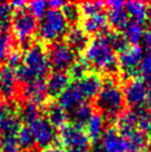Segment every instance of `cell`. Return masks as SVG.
Segmentation results:
<instances>
[{
    "instance_id": "obj_1",
    "label": "cell",
    "mask_w": 151,
    "mask_h": 152,
    "mask_svg": "<svg viewBox=\"0 0 151 152\" xmlns=\"http://www.w3.org/2000/svg\"><path fill=\"white\" fill-rule=\"evenodd\" d=\"M84 61L95 69L106 73H116L119 69L116 51L110 46L106 34L98 36L89 41L84 50Z\"/></svg>"
},
{
    "instance_id": "obj_2",
    "label": "cell",
    "mask_w": 151,
    "mask_h": 152,
    "mask_svg": "<svg viewBox=\"0 0 151 152\" xmlns=\"http://www.w3.org/2000/svg\"><path fill=\"white\" fill-rule=\"evenodd\" d=\"M125 103L123 91L114 81L108 80L102 85L100 92L97 96L96 106L106 118H119L123 111Z\"/></svg>"
},
{
    "instance_id": "obj_3",
    "label": "cell",
    "mask_w": 151,
    "mask_h": 152,
    "mask_svg": "<svg viewBox=\"0 0 151 152\" xmlns=\"http://www.w3.org/2000/svg\"><path fill=\"white\" fill-rule=\"evenodd\" d=\"M68 21L61 10L48 9L38 25L39 38L43 42H57L68 31Z\"/></svg>"
},
{
    "instance_id": "obj_4",
    "label": "cell",
    "mask_w": 151,
    "mask_h": 152,
    "mask_svg": "<svg viewBox=\"0 0 151 152\" xmlns=\"http://www.w3.org/2000/svg\"><path fill=\"white\" fill-rule=\"evenodd\" d=\"M13 37L21 46L27 45V48L32 43V37L38 31L37 18L30 12L28 8L16 10L11 21Z\"/></svg>"
},
{
    "instance_id": "obj_5",
    "label": "cell",
    "mask_w": 151,
    "mask_h": 152,
    "mask_svg": "<svg viewBox=\"0 0 151 152\" xmlns=\"http://www.w3.org/2000/svg\"><path fill=\"white\" fill-rule=\"evenodd\" d=\"M23 64L34 72L37 78L43 79L49 72L50 66L47 57V51L42 43L32 42L26 48L23 53Z\"/></svg>"
},
{
    "instance_id": "obj_6",
    "label": "cell",
    "mask_w": 151,
    "mask_h": 152,
    "mask_svg": "<svg viewBox=\"0 0 151 152\" xmlns=\"http://www.w3.org/2000/svg\"><path fill=\"white\" fill-rule=\"evenodd\" d=\"M47 57L50 68L54 71H65L69 70L70 67L77 60V52L72 50L66 42L57 41L50 43L47 51Z\"/></svg>"
},
{
    "instance_id": "obj_7",
    "label": "cell",
    "mask_w": 151,
    "mask_h": 152,
    "mask_svg": "<svg viewBox=\"0 0 151 152\" xmlns=\"http://www.w3.org/2000/svg\"><path fill=\"white\" fill-rule=\"evenodd\" d=\"M59 138L62 147L68 148L70 151H88L91 141L84 128L75 126L72 123L60 129Z\"/></svg>"
},
{
    "instance_id": "obj_8",
    "label": "cell",
    "mask_w": 151,
    "mask_h": 152,
    "mask_svg": "<svg viewBox=\"0 0 151 152\" xmlns=\"http://www.w3.org/2000/svg\"><path fill=\"white\" fill-rule=\"evenodd\" d=\"M143 49L142 47L128 46L120 52L118 58L119 68L127 77H132L137 71H139V67L143 60Z\"/></svg>"
},
{
    "instance_id": "obj_9",
    "label": "cell",
    "mask_w": 151,
    "mask_h": 152,
    "mask_svg": "<svg viewBox=\"0 0 151 152\" xmlns=\"http://www.w3.org/2000/svg\"><path fill=\"white\" fill-rule=\"evenodd\" d=\"M28 127L32 132L34 142L40 149L48 148L54 144L57 138L56 128L46 118L37 119L36 121L30 123Z\"/></svg>"
},
{
    "instance_id": "obj_10",
    "label": "cell",
    "mask_w": 151,
    "mask_h": 152,
    "mask_svg": "<svg viewBox=\"0 0 151 152\" xmlns=\"http://www.w3.org/2000/svg\"><path fill=\"white\" fill-rule=\"evenodd\" d=\"M125 101L133 110L140 109L147 101L148 87L141 78H134L127 83L123 90Z\"/></svg>"
},
{
    "instance_id": "obj_11",
    "label": "cell",
    "mask_w": 151,
    "mask_h": 152,
    "mask_svg": "<svg viewBox=\"0 0 151 152\" xmlns=\"http://www.w3.org/2000/svg\"><path fill=\"white\" fill-rule=\"evenodd\" d=\"M18 81L12 68L4 64L0 67V97L4 101H11L17 96Z\"/></svg>"
},
{
    "instance_id": "obj_12",
    "label": "cell",
    "mask_w": 151,
    "mask_h": 152,
    "mask_svg": "<svg viewBox=\"0 0 151 152\" xmlns=\"http://www.w3.org/2000/svg\"><path fill=\"white\" fill-rule=\"evenodd\" d=\"M21 97L26 101L34 102L37 104H42L47 102L48 97V90L45 79H37L21 87Z\"/></svg>"
},
{
    "instance_id": "obj_13",
    "label": "cell",
    "mask_w": 151,
    "mask_h": 152,
    "mask_svg": "<svg viewBox=\"0 0 151 152\" xmlns=\"http://www.w3.org/2000/svg\"><path fill=\"white\" fill-rule=\"evenodd\" d=\"M97 145L103 152H127L126 140L114 129L105 131Z\"/></svg>"
},
{
    "instance_id": "obj_14",
    "label": "cell",
    "mask_w": 151,
    "mask_h": 152,
    "mask_svg": "<svg viewBox=\"0 0 151 152\" xmlns=\"http://www.w3.org/2000/svg\"><path fill=\"white\" fill-rule=\"evenodd\" d=\"M106 6H108L110 9L108 19H109L110 25L112 26L114 29L117 30H123L126 28V26L129 23V16L127 13L125 6L126 4L123 1H108L106 2Z\"/></svg>"
},
{
    "instance_id": "obj_15",
    "label": "cell",
    "mask_w": 151,
    "mask_h": 152,
    "mask_svg": "<svg viewBox=\"0 0 151 152\" xmlns=\"http://www.w3.org/2000/svg\"><path fill=\"white\" fill-rule=\"evenodd\" d=\"M82 27L81 29L84 30L87 34H96L99 36L103 34L109 25V19L108 15L105 11L95 13L88 17H84L82 19Z\"/></svg>"
},
{
    "instance_id": "obj_16",
    "label": "cell",
    "mask_w": 151,
    "mask_h": 152,
    "mask_svg": "<svg viewBox=\"0 0 151 152\" xmlns=\"http://www.w3.org/2000/svg\"><path fill=\"white\" fill-rule=\"evenodd\" d=\"M71 78L69 73L65 71H54L51 72L46 81L48 96L52 98L59 97L66 89L70 86Z\"/></svg>"
},
{
    "instance_id": "obj_17",
    "label": "cell",
    "mask_w": 151,
    "mask_h": 152,
    "mask_svg": "<svg viewBox=\"0 0 151 152\" xmlns=\"http://www.w3.org/2000/svg\"><path fill=\"white\" fill-rule=\"evenodd\" d=\"M84 101L86 99L84 94L81 93L79 87L76 82L70 83V86L58 97L59 104L66 111H72L81 103H84Z\"/></svg>"
},
{
    "instance_id": "obj_18",
    "label": "cell",
    "mask_w": 151,
    "mask_h": 152,
    "mask_svg": "<svg viewBox=\"0 0 151 152\" xmlns=\"http://www.w3.org/2000/svg\"><path fill=\"white\" fill-rule=\"evenodd\" d=\"M76 83L78 85L80 91L84 94L86 100L97 98V96L99 94L101 88H102V85H103L100 76H98L95 72L88 73L81 80L76 81Z\"/></svg>"
},
{
    "instance_id": "obj_19",
    "label": "cell",
    "mask_w": 151,
    "mask_h": 152,
    "mask_svg": "<svg viewBox=\"0 0 151 152\" xmlns=\"http://www.w3.org/2000/svg\"><path fill=\"white\" fill-rule=\"evenodd\" d=\"M45 113L47 120L55 128H63L68 123V113L59 104L58 101H47L45 103Z\"/></svg>"
},
{
    "instance_id": "obj_20",
    "label": "cell",
    "mask_w": 151,
    "mask_h": 152,
    "mask_svg": "<svg viewBox=\"0 0 151 152\" xmlns=\"http://www.w3.org/2000/svg\"><path fill=\"white\" fill-rule=\"evenodd\" d=\"M123 139L127 143V152H144L147 150L148 137L146 132L140 131L139 129H133L122 133Z\"/></svg>"
},
{
    "instance_id": "obj_21",
    "label": "cell",
    "mask_w": 151,
    "mask_h": 152,
    "mask_svg": "<svg viewBox=\"0 0 151 152\" xmlns=\"http://www.w3.org/2000/svg\"><path fill=\"white\" fill-rule=\"evenodd\" d=\"M66 43L75 52H80L89 45V37L80 27H72L66 34Z\"/></svg>"
},
{
    "instance_id": "obj_22",
    "label": "cell",
    "mask_w": 151,
    "mask_h": 152,
    "mask_svg": "<svg viewBox=\"0 0 151 152\" xmlns=\"http://www.w3.org/2000/svg\"><path fill=\"white\" fill-rule=\"evenodd\" d=\"M21 129V120L18 113H10L0 120V132L2 137H17Z\"/></svg>"
},
{
    "instance_id": "obj_23",
    "label": "cell",
    "mask_w": 151,
    "mask_h": 152,
    "mask_svg": "<svg viewBox=\"0 0 151 152\" xmlns=\"http://www.w3.org/2000/svg\"><path fill=\"white\" fill-rule=\"evenodd\" d=\"M126 11L132 19L131 21L143 25L148 19V7L141 1H128L126 4Z\"/></svg>"
},
{
    "instance_id": "obj_24",
    "label": "cell",
    "mask_w": 151,
    "mask_h": 152,
    "mask_svg": "<svg viewBox=\"0 0 151 152\" xmlns=\"http://www.w3.org/2000/svg\"><path fill=\"white\" fill-rule=\"evenodd\" d=\"M71 112V120L72 124L78 126L80 128H84L87 126V123L89 122V120L91 119L95 112H93L92 107L90 106L89 103L84 102L81 103L80 106H78L77 108L70 111Z\"/></svg>"
},
{
    "instance_id": "obj_25",
    "label": "cell",
    "mask_w": 151,
    "mask_h": 152,
    "mask_svg": "<svg viewBox=\"0 0 151 152\" xmlns=\"http://www.w3.org/2000/svg\"><path fill=\"white\" fill-rule=\"evenodd\" d=\"M103 126H105V121L102 115L99 113L93 114L86 126V132L88 134L89 139L93 142H98L103 134Z\"/></svg>"
},
{
    "instance_id": "obj_26",
    "label": "cell",
    "mask_w": 151,
    "mask_h": 152,
    "mask_svg": "<svg viewBox=\"0 0 151 152\" xmlns=\"http://www.w3.org/2000/svg\"><path fill=\"white\" fill-rule=\"evenodd\" d=\"M40 113H41V109L39 104L30 101L23 102L18 110V115L20 120L27 124H30L40 118Z\"/></svg>"
},
{
    "instance_id": "obj_27",
    "label": "cell",
    "mask_w": 151,
    "mask_h": 152,
    "mask_svg": "<svg viewBox=\"0 0 151 152\" xmlns=\"http://www.w3.org/2000/svg\"><path fill=\"white\" fill-rule=\"evenodd\" d=\"M122 34L128 42H130L132 46H136L142 40V37L144 34L143 25H140L134 21H129L126 28L122 30Z\"/></svg>"
},
{
    "instance_id": "obj_28",
    "label": "cell",
    "mask_w": 151,
    "mask_h": 152,
    "mask_svg": "<svg viewBox=\"0 0 151 152\" xmlns=\"http://www.w3.org/2000/svg\"><path fill=\"white\" fill-rule=\"evenodd\" d=\"M17 140L20 149L23 151H31L36 144L32 132L29 127H21L17 134Z\"/></svg>"
},
{
    "instance_id": "obj_29",
    "label": "cell",
    "mask_w": 151,
    "mask_h": 152,
    "mask_svg": "<svg viewBox=\"0 0 151 152\" xmlns=\"http://www.w3.org/2000/svg\"><path fill=\"white\" fill-rule=\"evenodd\" d=\"M15 49L13 47L12 37L9 34V32H0V64L7 61L9 55Z\"/></svg>"
},
{
    "instance_id": "obj_30",
    "label": "cell",
    "mask_w": 151,
    "mask_h": 152,
    "mask_svg": "<svg viewBox=\"0 0 151 152\" xmlns=\"http://www.w3.org/2000/svg\"><path fill=\"white\" fill-rule=\"evenodd\" d=\"M13 9L10 4L1 2L0 4V30L4 32H8L9 27L11 26L13 17Z\"/></svg>"
},
{
    "instance_id": "obj_31",
    "label": "cell",
    "mask_w": 151,
    "mask_h": 152,
    "mask_svg": "<svg viewBox=\"0 0 151 152\" xmlns=\"http://www.w3.org/2000/svg\"><path fill=\"white\" fill-rule=\"evenodd\" d=\"M88 69L89 64L84 61V59L76 60V62L69 69V76L71 80L79 81L88 75Z\"/></svg>"
},
{
    "instance_id": "obj_32",
    "label": "cell",
    "mask_w": 151,
    "mask_h": 152,
    "mask_svg": "<svg viewBox=\"0 0 151 152\" xmlns=\"http://www.w3.org/2000/svg\"><path fill=\"white\" fill-rule=\"evenodd\" d=\"M15 72H16V78H17L18 83L21 85V87L28 85V83H31L32 81L37 80V79H40V78H37L34 72L31 71L29 68L26 67L25 64H21L20 67H18L15 70Z\"/></svg>"
},
{
    "instance_id": "obj_33",
    "label": "cell",
    "mask_w": 151,
    "mask_h": 152,
    "mask_svg": "<svg viewBox=\"0 0 151 152\" xmlns=\"http://www.w3.org/2000/svg\"><path fill=\"white\" fill-rule=\"evenodd\" d=\"M137 113V128L140 131L149 132L151 130V113L147 109H136Z\"/></svg>"
},
{
    "instance_id": "obj_34",
    "label": "cell",
    "mask_w": 151,
    "mask_h": 152,
    "mask_svg": "<svg viewBox=\"0 0 151 152\" xmlns=\"http://www.w3.org/2000/svg\"><path fill=\"white\" fill-rule=\"evenodd\" d=\"M106 37L114 51L121 52L128 47V41L123 37V34L120 32H109L108 34H106Z\"/></svg>"
},
{
    "instance_id": "obj_35",
    "label": "cell",
    "mask_w": 151,
    "mask_h": 152,
    "mask_svg": "<svg viewBox=\"0 0 151 152\" xmlns=\"http://www.w3.org/2000/svg\"><path fill=\"white\" fill-rule=\"evenodd\" d=\"M62 13L67 19L68 23H76L80 20L81 11H80L79 4H68L61 9Z\"/></svg>"
},
{
    "instance_id": "obj_36",
    "label": "cell",
    "mask_w": 151,
    "mask_h": 152,
    "mask_svg": "<svg viewBox=\"0 0 151 152\" xmlns=\"http://www.w3.org/2000/svg\"><path fill=\"white\" fill-rule=\"evenodd\" d=\"M103 6H106L105 2L93 1V2H82L79 4V8L81 11V16L88 17V16L103 11Z\"/></svg>"
},
{
    "instance_id": "obj_37",
    "label": "cell",
    "mask_w": 151,
    "mask_h": 152,
    "mask_svg": "<svg viewBox=\"0 0 151 152\" xmlns=\"http://www.w3.org/2000/svg\"><path fill=\"white\" fill-rule=\"evenodd\" d=\"M1 152H22L19 147L17 137H2L0 142Z\"/></svg>"
},
{
    "instance_id": "obj_38",
    "label": "cell",
    "mask_w": 151,
    "mask_h": 152,
    "mask_svg": "<svg viewBox=\"0 0 151 152\" xmlns=\"http://www.w3.org/2000/svg\"><path fill=\"white\" fill-rule=\"evenodd\" d=\"M139 72L142 79L149 89L151 88V57L146 56L143 58L142 62L139 67Z\"/></svg>"
},
{
    "instance_id": "obj_39",
    "label": "cell",
    "mask_w": 151,
    "mask_h": 152,
    "mask_svg": "<svg viewBox=\"0 0 151 152\" xmlns=\"http://www.w3.org/2000/svg\"><path fill=\"white\" fill-rule=\"evenodd\" d=\"M47 7H48V2L43 1V0H39V1H31L28 4V10L34 15L36 18H42L43 15L47 11Z\"/></svg>"
},
{
    "instance_id": "obj_40",
    "label": "cell",
    "mask_w": 151,
    "mask_h": 152,
    "mask_svg": "<svg viewBox=\"0 0 151 152\" xmlns=\"http://www.w3.org/2000/svg\"><path fill=\"white\" fill-rule=\"evenodd\" d=\"M22 61H23V55L21 53L20 50H17V48H15L7 59V66L12 68L13 70H16L18 67L21 66Z\"/></svg>"
},
{
    "instance_id": "obj_41",
    "label": "cell",
    "mask_w": 151,
    "mask_h": 152,
    "mask_svg": "<svg viewBox=\"0 0 151 152\" xmlns=\"http://www.w3.org/2000/svg\"><path fill=\"white\" fill-rule=\"evenodd\" d=\"M10 113H17V107L11 101L0 100V120Z\"/></svg>"
},
{
    "instance_id": "obj_42",
    "label": "cell",
    "mask_w": 151,
    "mask_h": 152,
    "mask_svg": "<svg viewBox=\"0 0 151 152\" xmlns=\"http://www.w3.org/2000/svg\"><path fill=\"white\" fill-rule=\"evenodd\" d=\"M141 41H142V49L147 52L149 57H151V30L144 32Z\"/></svg>"
},
{
    "instance_id": "obj_43",
    "label": "cell",
    "mask_w": 151,
    "mask_h": 152,
    "mask_svg": "<svg viewBox=\"0 0 151 152\" xmlns=\"http://www.w3.org/2000/svg\"><path fill=\"white\" fill-rule=\"evenodd\" d=\"M66 4H67V2H65V1L52 0V1H49V2H48V7H49V9H51V10H60V9H62Z\"/></svg>"
},
{
    "instance_id": "obj_44",
    "label": "cell",
    "mask_w": 151,
    "mask_h": 152,
    "mask_svg": "<svg viewBox=\"0 0 151 152\" xmlns=\"http://www.w3.org/2000/svg\"><path fill=\"white\" fill-rule=\"evenodd\" d=\"M40 152H66V150L60 144H52V145L48 147V148L42 149Z\"/></svg>"
},
{
    "instance_id": "obj_45",
    "label": "cell",
    "mask_w": 151,
    "mask_h": 152,
    "mask_svg": "<svg viewBox=\"0 0 151 152\" xmlns=\"http://www.w3.org/2000/svg\"><path fill=\"white\" fill-rule=\"evenodd\" d=\"M10 6L12 7V9L16 11V10H21V9H25L27 6H28V2H26L23 0H17V1H12L10 2Z\"/></svg>"
},
{
    "instance_id": "obj_46",
    "label": "cell",
    "mask_w": 151,
    "mask_h": 152,
    "mask_svg": "<svg viewBox=\"0 0 151 152\" xmlns=\"http://www.w3.org/2000/svg\"><path fill=\"white\" fill-rule=\"evenodd\" d=\"M146 103H147L148 108L151 109V88L150 89L148 88V97H147V101H146Z\"/></svg>"
},
{
    "instance_id": "obj_47",
    "label": "cell",
    "mask_w": 151,
    "mask_h": 152,
    "mask_svg": "<svg viewBox=\"0 0 151 152\" xmlns=\"http://www.w3.org/2000/svg\"><path fill=\"white\" fill-rule=\"evenodd\" d=\"M148 18L151 21V4H149V7H148Z\"/></svg>"
},
{
    "instance_id": "obj_48",
    "label": "cell",
    "mask_w": 151,
    "mask_h": 152,
    "mask_svg": "<svg viewBox=\"0 0 151 152\" xmlns=\"http://www.w3.org/2000/svg\"><path fill=\"white\" fill-rule=\"evenodd\" d=\"M92 152H103V151H102V150H101V149L99 148V147H98V145L96 144V147H95V149H93Z\"/></svg>"
},
{
    "instance_id": "obj_49",
    "label": "cell",
    "mask_w": 151,
    "mask_h": 152,
    "mask_svg": "<svg viewBox=\"0 0 151 152\" xmlns=\"http://www.w3.org/2000/svg\"><path fill=\"white\" fill-rule=\"evenodd\" d=\"M149 140H150V142H151V130L149 131Z\"/></svg>"
},
{
    "instance_id": "obj_50",
    "label": "cell",
    "mask_w": 151,
    "mask_h": 152,
    "mask_svg": "<svg viewBox=\"0 0 151 152\" xmlns=\"http://www.w3.org/2000/svg\"><path fill=\"white\" fill-rule=\"evenodd\" d=\"M1 139H2V134H1V132H0V142H1Z\"/></svg>"
},
{
    "instance_id": "obj_51",
    "label": "cell",
    "mask_w": 151,
    "mask_h": 152,
    "mask_svg": "<svg viewBox=\"0 0 151 152\" xmlns=\"http://www.w3.org/2000/svg\"><path fill=\"white\" fill-rule=\"evenodd\" d=\"M70 152H88V151H70Z\"/></svg>"
},
{
    "instance_id": "obj_52",
    "label": "cell",
    "mask_w": 151,
    "mask_h": 152,
    "mask_svg": "<svg viewBox=\"0 0 151 152\" xmlns=\"http://www.w3.org/2000/svg\"><path fill=\"white\" fill-rule=\"evenodd\" d=\"M0 152H1V151H0Z\"/></svg>"
}]
</instances>
